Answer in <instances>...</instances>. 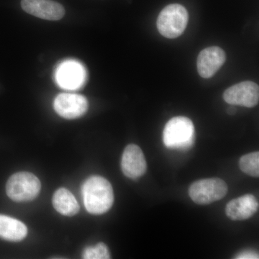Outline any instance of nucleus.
<instances>
[{"instance_id": "nucleus-1", "label": "nucleus", "mask_w": 259, "mask_h": 259, "mask_svg": "<svg viewBox=\"0 0 259 259\" xmlns=\"http://www.w3.org/2000/svg\"><path fill=\"white\" fill-rule=\"evenodd\" d=\"M81 192L85 208L90 214H104L113 204L114 193L111 184L103 177H90L83 184Z\"/></svg>"}, {"instance_id": "nucleus-17", "label": "nucleus", "mask_w": 259, "mask_h": 259, "mask_svg": "<svg viewBox=\"0 0 259 259\" xmlns=\"http://www.w3.org/2000/svg\"><path fill=\"white\" fill-rule=\"evenodd\" d=\"M258 254L252 250H245L236 255V258L239 259H258Z\"/></svg>"}, {"instance_id": "nucleus-16", "label": "nucleus", "mask_w": 259, "mask_h": 259, "mask_svg": "<svg viewBox=\"0 0 259 259\" xmlns=\"http://www.w3.org/2000/svg\"><path fill=\"white\" fill-rule=\"evenodd\" d=\"M82 257L85 259H109L110 258V253L107 245L100 243L95 246L85 248Z\"/></svg>"}, {"instance_id": "nucleus-9", "label": "nucleus", "mask_w": 259, "mask_h": 259, "mask_svg": "<svg viewBox=\"0 0 259 259\" xmlns=\"http://www.w3.org/2000/svg\"><path fill=\"white\" fill-rule=\"evenodd\" d=\"M21 7L28 14L51 21L61 20L65 15L63 5L53 0H22Z\"/></svg>"}, {"instance_id": "nucleus-6", "label": "nucleus", "mask_w": 259, "mask_h": 259, "mask_svg": "<svg viewBox=\"0 0 259 259\" xmlns=\"http://www.w3.org/2000/svg\"><path fill=\"white\" fill-rule=\"evenodd\" d=\"M55 79L60 88L76 90L82 88L88 79V73L82 64L75 60L61 63L56 71Z\"/></svg>"}, {"instance_id": "nucleus-7", "label": "nucleus", "mask_w": 259, "mask_h": 259, "mask_svg": "<svg viewBox=\"0 0 259 259\" xmlns=\"http://www.w3.org/2000/svg\"><path fill=\"white\" fill-rule=\"evenodd\" d=\"M223 99L231 105L245 107L256 106L259 101L258 85L253 81H242L227 89L223 94Z\"/></svg>"}, {"instance_id": "nucleus-12", "label": "nucleus", "mask_w": 259, "mask_h": 259, "mask_svg": "<svg viewBox=\"0 0 259 259\" xmlns=\"http://www.w3.org/2000/svg\"><path fill=\"white\" fill-rule=\"evenodd\" d=\"M258 202L252 194H245L233 199L227 204L226 215L233 221H244L258 211Z\"/></svg>"}, {"instance_id": "nucleus-3", "label": "nucleus", "mask_w": 259, "mask_h": 259, "mask_svg": "<svg viewBox=\"0 0 259 259\" xmlns=\"http://www.w3.org/2000/svg\"><path fill=\"white\" fill-rule=\"evenodd\" d=\"M189 21V14L185 7L180 4L167 5L157 19V28L167 38L174 39L185 32Z\"/></svg>"}, {"instance_id": "nucleus-10", "label": "nucleus", "mask_w": 259, "mask_h": 259, "mask_svg": "<svg viewBox=\"0 0 259 259\" xmlns=\"http://www.w3.org/2000/svg\"><path fill=\"white\" fill-rule=\"evenodd\" d=\"M121 168L124 175L132 180H136L146 173L147 163L139 146L131 144L125 148L121 160Z\"/></svg>"}, {"instance_id": "nucleus-11", "label": "nucleus", "mask_w": 259, "mask_h": 259, "mask_svg": "<svg viewBox=\"0 0 259 259\" xmlns=\"http://www.w3.org/2000/svg\"><path fill=\"white\" fill-rule=\"evenodd\" d=\"M226 60V52L221 48L212 47L204 49L197 58L199 74L204 79L212 77L222 67Z\"/></svg>"}, {"instance_id": "nucleus-15", "label": "nucleus", "mask_w": 259, "mask_h": 259, "mask_svg": "<svg viewBox=\"0 0 259 259\" xmlns=\"http://www.w3.org/2000/svg\"><path fill=\"white\" fill-rule=\"evenodd\" d=\"M241 171L253 177L259 176V153H250L242 156L239 161Z\"/></svg>"}, {"instance_id": "nucleus-14", "label": "nucleus", "mask_w": 259, "mask_h": 259, "mask_svg": "<svg viewBox=\"0 0 259 259\" xmlns=\"http://www.w3.org/2000/svg\"><path fill=\"white\" fill-rule=\"evenodd\" d=\"M53 205L58 212L65 216H74L79 212L80 207L73 194L65 188L56 190L53 197Z\"/></svg>"}, {"instance_id": "nucleus-13", "label": "nucleus", "mask_w": 259, "mask_h": 259, "mask_svg": "<svg viewBox=\"0 0 259 259\" xmlns=\"http://www.w3.org/2000/svg\"><path fill=\"white\" fill-rule=\"evenodd\" d=\"M28 234V228L21 221L9 216L0 214V238L18 242Z\"/></svg>"}, {"instance_id": "nucleus-4", "label": "nucleus", "mask_w": 259, "mask_h": 259, "mask_svg": "<svg viewBox=\"0 0 259 259\" xmlns=\"http://www.w3.org/2000/svg\"><path fill=\"white\" fill-rule=\"evenodd\" d=\"M40 189V180L30 172H18L12 175L6 185L8 197L18 202H28L36 198Z\"/></svg>"}, {"instance_id": "nucleus-8", "label": "nucleus", "mask_w": 259, "mask_h": 259, "mask_svg": "<svg viewBox=\"0 0 259 259\" xmlns=\"http://www.w3.org/2000/svg\"><path fill=\"white\" fill-rule=\"evenodd\" d=\"M54 108L58 115L67 120L82 117L89 108L86 97L77 94L62 93L56 96Z\"/></svg>"}, {"instance_id": "nucleus-2", "label": "nucleus", "mask_w": 259, "mask_h": 259, "mask_svg": "<svg viewBox=\"0 0 259 259\" xmlns=\"http://www.w3.org/2000/svg\"><path fill=\"white\" fill-rule=\"evenodd\" d=\"M194 137L193 122L183 116L173 117L163 129V144L170 149L188 150L193 146Z\"/></svg>"}, {"instance_id": "nucleus-18", "label": "nucleus", "mask_w": 259, "mask_h": 259, "mask_svg": "<svg viewBox=\"0 0 259 259\" xmlns=\"http://www.w3.org/2000/svg\"><path fill=\"white\" fill-rule=\"evenodd\" d=\"M236 109L233 107H230V108L228 110V113L231 114V115H233V114L236 113Z\"/></svg>"}, {"instance_id": "nucleus-5", "label": "nucleus", "mask_w": 259, "mask_h": 259, "mask_svg": "<svg viewBox=\"0 0 259 259\" xmlns=\"http://www.w3.org/2000/svg\"><path fill=\"white\" fill-rule=\"evenodd\" d=\"M228 190L226 182L221 179H204L192 184L189 194L195 203L208 204L221 200L228 193Z\"/></svg>"}]
</instances>
